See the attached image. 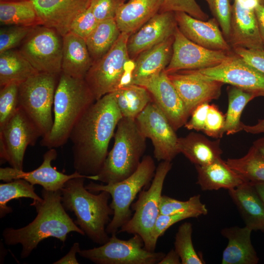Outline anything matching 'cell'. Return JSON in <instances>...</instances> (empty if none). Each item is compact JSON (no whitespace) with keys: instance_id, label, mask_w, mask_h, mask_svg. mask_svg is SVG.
<instances>
[{"instance_id":"1","label":"cell","mask_w":264,"mask_h":264,"mask_svg":"<svg viewBox=\"0 0 264 264\" xmlns=\"http://www.w3.org/2000/svg\"><path fill=\"white\" fill-rule=\"evenodd\" d=\"M122 118L112 92L88 108L69 138L75 171L87 176L99 174L108 155L110 141Z\"/></svg>"},{"instance_id":"2","label":"cell","mask_w":264,"mask_h":264,"mask_svg":"<svg viewBox=\"0 0 264 264\" xmlns=\"http://www.w3.org/2000/svg\"><path fill=\"white\" fill-rule=\"evenodd\" d=\"M41 195L42 200H33L31 204L37 213L31 222L18 229L7 227L2 232L6 244L22 245V259L27 258L41 242L48 238H55L64 243L70 232L85 235L64 208L60 190L53 191L43 189Z\"/></svg>"},{"instance_id":"3","label":"cell","mask_w":264,"mask_h":264,"mask_svg":"<svg viewBox=\"0 0 264 264\" xmlns=\"http://www.w3.org/2000/svg\"><path fill=\"white\" fill-rule=\"evenodd\" d=\"M85 177L67 180L60 190L61 201L66 211L74 213L75 223L93 242L102 245L109 239L106 227L113 210L108 204L111 196L102 191L95 194L84 185Z\"/></svg>"},{"instance_id":"4","label":"cell","mask_w":264,"mask_h":264,"mask_svg":"<svg viewBox=\"0 0 264 264\" xmlns=\"http://www.w3.org/2000/svg\"><path fill=\"white\" fill-rule=\"evenodd\" d=\"M95 101L85 79L61 72L54 95L53 126L41 145L51 149L65 145L75 124Z\"/></svg>"},{"instance_id":"5","label":"cell","mask_w":264,"mask_h":264,"mask_svg":"<svg viewBox=\"0 0 264 264\" xmlns=\"http://www.w3.org/2000/svg\"><path fill=\"white\" fill-rule=\"evenodd\" d=\"M146 139L135 119L122 117L116 127L113 147L93 180L114 183L132 175L141 161L146 147Z\"/></svg>"},{"instance_id":"6","label":"cell","mask_w":264,"mask_h":264,"mask_svg":"<svg viewBox=\"0 0 264 264\" xmlns=\"http://www.w3.org/2000/svg\"><path fill=\"white\" fill-rule=\"evenodd\" d=\"M130 34L121 33L110 50L93 62L85 80L97 100L105 95L132 84L134 59L128 53Z\"/></svg>"},{"instance_id":"7","label":"cell","mask_w":264,"mask_h":264,"mask_svg":"<svg viewBox=\"0 0 264 264\" xmlns=\"http://www.w3.org/2000/svg\"><path fill=\"white\" fill-rule=\"evenodd\" d=\"M154 160L150 155L144 156L136 170L127 178L114 183L97 184L91 181L85 186L95 193L108 192L112 198L110 204L113 210L111 221L106 227L107 232L116 233L132 217L130 209L137 194L152 180L156 170Z\"/></svg>"},{"instance_id":"8","label":"cell","mask_w":264,"mask_h":264,"mask_svg":"<svg viewBox=\"0 0 264 264\" xmlns=\"http://www.w3.org/2000/svg\"><path fill=\"white\" fill-rule=\"evenodd\" d=\"M60 74L39 72L19 85V107L42 137L49 132L53 126L54 95Z\"/></svg>"},{"instance_id":"9","label":"cell","mask_w":264,"mask_h":264,"mask_svg":"<svg viewBox=\"0 0 264 264\" xmlns=\"http://www.w3.org/2000/svg\"><path fill=\"white\" fill-rule=\"evenodd\" d=\"M172 167L171 161H161L156 168L150 187L140 191L137 200L132 203L134 213L118 232L138 234L142 239L144 248L154 251L152 235L158 216L162 191L165 178Z\"/></svg>"},{"instance_id":"10","label":"cell","mask_w":264,"mask_h":264,"mask_svg":"<svg viewBox=\"0 0 264 264\" xmlns=\"http://www.w3.org/2000/svg\"><path fill=\"white\" fill-rule=\"evenodd\" d=\"M113 233L109 241L101 246L80 250V256L96 264H156L165 254L146 250L142 238L138 234L123 240Z\"/></svg>"},{"instance_id":"11","label":"cell","mask_w":264,"mask_h":264,"mask_svg":"<svg viewBox=\"0 0 264 264\" xmlns=\"http://www.w3.org/2000/svg\"><path fill=\"white\" fill-rule=\"evenodd\" d=\"M63 43L55 29L40 24L33 27L19 50L39 72L60 74Z\"/></svg>"},{"instance_id":"12","label":"cell","mask_w":264,"mask_h":264,"mask_svg":"<svg viewBox=\"0 0 264 264\" xmlns=\"http://www.w3.org/2000/svg\"><path fill=\"white\" fill-rule=\"evenodd\" d=\"M41 134L20 107L0 128V157L11 167L23 170L24 154L28 146H34Z\"/></svg>"},{"instance_id":"13","label":"cell","mask_w":264,"mask_h":264,"mask_svg":"<svg viewBox=\"0 0 264 264\" xmlns=\"http://www.w3.org/2000/svg\"><path fill=\"white\" fill-rule=\"evenodd\" d=\"M191 70L202 78L229 84L256 97L264 96V74L235 53L216 66Z\"/></svg>"},{"instance_id":"14","label":"cell","mask_w":264,"mask_h":264,"mask_svg":"<svg viewBox=\"0 0 264 264\" xmlns=\"http://www.w3.org/2000/svg\"><path fill=\"white\" fill-rule=\"evenodd\" d=\"M135 120L143 135L151 140L154 156L157 161H172L179 153L176 131L154 101L146 107Z\"/></svg>"},{"instance_id":"15","label":"cell","mask_w":264,"mask_h":264,"mask_svg":"<svg viewBox=\"0 0 264 264\" xmlns=\"http://www.w3.org/2000/svg\"><path fill=\"white\" fill-rule=\"evenodd\" d=\"M173 53L165 69L167 74L184 70H197L216 66L232 53L211 50L187 39L177 26L174 35Z\"/></svg>"},{"instance_id":"16","label":"cell","mask_w":264,"mask_h":264,"mask_svg":"<svg viewBox=\"0 0 264 264\" xmlns=\"http://www.w3.org/2000/svg\"><path fill=\"white\" fill-rule=\"evenodd\" d=\"M189 116L198 105L217 99L221 94L223 83L204 79L191 70L167 74Z\"/></svg>"},{"instance_id":"17","label":"cell","mask_w":264,"mask_h":264,"mask_svg":"<svg viewBox=\"0 0 264 264\" xmlns=\"http://www.w3.org/2000/svg\"><path fill=\"white\" fill-rule=\"evenodd\" d=\"M141 86L145 88L150 93L153 101L175 131L185 125L190 116L165 70L152 77Z\"/></svg>"},{"instance_id":"18","label":"cell","mask_w":264,"mask_h":264,"mask_svg":"<svg viewBox=\"0 0 264 264\" xmlns=\"http://www.w3.org/2000/svg\"><path fill=\"white\" fill-rule=\"evenodd\" d=\"M57 153L55 148L49 149L43 155V161L35 170L25 172L12 167L0 168V179L8 182L22 178L33 185L38 184L43 189L56 191L61 190L69 179L77 177H83L92 180L93 176L83 175L75 171L70 175L60 172L51 166V162L56 159Z\"/></svg>"},{"instance_id":"19","label":"cell","mask_w":264,"mask_h":264,"mask_svg":"<svg viewBox=\"0 0 264 264\" xmlns=\"http://www.w3.org/2000/svg\"><path fill=\"white\" fill-rule=\"evenodd\" d=\"M177 26L175 12L157 13L130 34L127 42L130 57L134 59L141 52L174 36Z\"/></svg>"},{"instance_id":"20","label":"cell","mask_w":264,"mask_h":264,"mask_svg":"<svg viewBox=\"0 0 264 264\" xmlns=\"http://www.w3.org/2000/svg\"><path fill=\"white\" fill-rule=\"evenodd\" d=\"M41 24L55 29L62 37L68 33L73 20L88 8L91 0H29Z\"/></svg>"},{"instance_id":"21","label":"cell","mask_w":264,"mask_h":264,"mask_svg":"<svg viewBox=\"0 0 264 264\" xmlns=\"http://www.w3.org/2000/svg\"><path fill=\"white\" fill-rule=\"evenodd\" d=\"M228 43L233 49L237 47L264 50L254 8L241 0L232 4L230 28Z\"/></svg>"},{"instance_id":"22","label":"cell","mask_w":264,"mask_h":264,"mask_svg":"<svg viewBox=\"0 0 264 264\" xmlns=\"http://www.w3.org/2000/svg\"><path fill=\"white\" fill-rule=\"evenodd\" d=\"M175 14L178 29L189 40L209 49L232 52L231 46L214 18L202 21L184 12H176Z\"/></svg>"},{"instance_id":"23","label":"cell","mask_w":264,"mask_h":264,"mask_svg":"<svg viewBox=\"0 0 264 264\" xmlns=\"http://www.w3.org/2000/svg\"><path fill=\"white\" fill-rule=\"evenodd\" d=\"M174 37L141 52L134 59L132 84L141 86L163 70L169 64L173 53Z\"/></svg>"},{"instance_id":"24","label":"cell","mask_w":264,"mask_h":264,"mask_svg":"<svg viewBox=\"0 0 264 264\" xmlns=\"http://www.w3.org/2000/svg\"><path fill=\"white\" fill-rule=\"evenodd\" d=\"M252 230L243 227H226L221 235L228 239V244L223 251L222 264H257L259 258L252 245L251 234Z\"/></svg>"},{"instance_id":"25","label":"cell","mask_w":264,"mask_h":264,"mask_svg":"<svg viewBox=\"0 0 264 264\" xmlns=\"http://www.w3.org/2000/svg\"><path fill=\"white\" fill-rule=\"evenodd\" d=\"M228 193L245 226L252 231L264 232V203L254 185L245 182Z\"/></svg>"},{"instance_id":"26","label":"cell","mask_w":264,"mask_h":264,"mask_svg":"<svg viewBox=\"0 0 264 264\" xmlns=\"http://www.w3.org/2000/svg\"><path fill=\"white\" fill-rule=\"evenodd\" d=\"M62 72L84 79L93 64L86 40L69 32L63 37Z\"/></svg>"},{"instance_id":"27","label":"cell","mask_w":264,"mask_h":264,"mask_svg":"<svg viewBox=\"0 0 264 264\" xmlns=\"http://www.w3.org/2000/svg\"><path fill=\"white\" fill-rule=\"evenodd\" d=\"M162 0H129L118 9L115 20L121 33L131 34L159 12Z\"/></svg>"},{"instance_id":"28","label":"cell","mask_w":264,"mask_h":264,"mask_svg":"<svg viewBox=\"0 0 264 264\" xmlns=\"http://www.w3.org/2000/svg\"><path fill=\"white\" fill-rule=\"evenodd\" d=\"M198 173L197 183L203 191L234 189L246 182L220 158L203 166L195 165Z\"/></svg>"},{"instance_id":"29","label":"cell","mask_w":264,"mask_h":264,"mask_svg":"<svg viewBox=\"0 0 264 264\" xmlns=\"http://www.w3.org/2000/svg\"><path fill=\"white\" fill-rule=\"evenodd\" d=\"M177 148L195 165L209 164L221 158L222 151L220 139L211 141L204 135L191 132L185 137L178 138Z\"/></svg>"},{"instance_id":"30","label":"cell","mask_w":264,"mask_h":264,"mask_svg":"<svg viewBox=\"0 0 264 264\" xmlns=\"http://www.w3.org/2000/svg\"><path fill=\"white\" fill-rule=\"evenodd\" d=\"M38 72L19 50L13 49L0 53V88L20 85Z\"/></svg>"},{"instance_id":"31","label":"cell","mask_w":264,"mask_h":264,"mask_svg":"<svg viewBox=\"0 0 264 264\" xmlns=\"http://www.w3.org/2000/svg\"><path fill=\"white\" fill-rule=\"evenodd\" d=\"M122 117L135 119L151 102L150 93L144 87L129 84L112 92Z\"/></svg>"},{"instance_id":"32","label":"cell","mask_w":264,"mask_h":264,"mask_svg":"<svg viewBox=\"0 0 264 264\" xmlns=\"http://www.w3.org/2000/svg\"><path fill=\"white\" fill-rule=\"evenodd\" d=\"M0 23L6 26L41 24L36 10L29 0H0Z\"/></svg>"},{"instance_id":"33","label":"cell","mask_w":264,"mask_h":264,"mask_svg":"<svg viewBox=\"0 0 264 264\" xmlns=\"http://www.w3.org/2000/svg\"><path fill=\"white\" fill-rule=\"evenodd\" d=\"M121 33L115 19L99 22L94 30L85 39L93 62L102 58L110 50Z\"/></svg>"},{"instance_id":"34","label":"cell","mask_w":264,"mask_h":264,"mask_svg":"<svg viewBox=\"0 0 264 264\" xmlns=\"http://www.w3.org/2000/svg\"><path fill=\"white\" fill-rule=\"evenodd\" d=\"M228 165L246 182H264V156L253 145L239 158H228Z\"/></svg>"},{"instance_id":"35","label":"cell","mask_w":264,"mask_h":264,"mask_svg":"<svg viewBox=\"0 0 264 264\" xmlns=\"http://www.w3.org/2000/svg\"><path fill=\"white\" fill-rule=\"evenodd\" d=\"M227 92L228 106L225 116L224 133L230 135L242 130V122L240 118L243 110L247 103L256 97L233 86L227 87Z\"/></svg>"},{"instance_id":"36","label":"cell","mask_w":264,"mask_h":264,"mask_svg":"<svg viewBox=\"0 0 264 264\" xmlns=\"http://www.w3.org/2000/svg\"><path fill=\"white\" fill-rule=\"evenodd\" d=\"M28 198L41 201L43 198L35 192L34 185L27 180L19 178L0 184V217L2 218L13 211L7 204L12 199Z\"/></svg>"},{"instance_id":"37","label":"cell","mask_w":264,"mask_h":264,"mask_svg":"<svg viewBox=\"0 0 264 264\" xmlns=\"http://www.w3.org/2000/svg\"><path fill=\"white\" fill-rule=\"evenodd\" d=\"M192 232L191 222H185L181 224L176 234L174 249L179 255L182 264H204L205 261L194 249Z\"/></svg>"},{"instance_id":"38","label":"cell","mask_w":264,"mask_h":264,"mask_svg":"<svg viewBox=\"0 0 264 264\" xmlns=\"http://www.w3.org/2000/svg\"><path fill=\"white\" fill-rule=\"evenodd\" d=\"M182 212H193L200 216L207 215L208 209L201 201L200 195H194L186 201H180L166 195H162L160 214L170 215Z\"/></svg>"},{"instance_id":"39","label":"cell","mask_w":264,"mask_h":264,"mask_svg":"<svg viewBox=\"0 0 264 264\" xmlns=\"http://www.w3.org/2000/svg\"><path fill=\"white\" fill-rule=\"evenodd\" d=\"M19 85L11 84L0 88V128L12 117L19 108Z\"/></svg>"},{"instance_id":"40","label":"cell","mask_w":264,"mask_h":264,"mask_svg":"<svg viewBox=\"0 0 264 264\" xmlns=\"http://www.w3.org/2000/svg\"><path fill=\"white\" fill-rule=\"evenodd\" d=\"M33 27L9 25L0 28V53L13 49L21 44Z\"/></svg>"},{"instance_id":"41","label":"cell","mask_w":264,"mask_h":264,"mask_svg":"<svg viewBox=\"0 0 264 264\" xmlns=\"http://www.w3.org/2000/svg\"><path fill=\"white\" fill-rule=\"evenodd\" d=\"M182 12L202 21L209 17L196 0H162L159 12Z\"/></svg>"},{"instance_id":"42","label":"cell","mask_w":264,"mask_h":264,"mask_svg":"<svg viewBox=\"0 0 264 264\" xmlns=\"http://www.w3.org/2000/svg\"><path fill=\"white\" fill-rule=\"evenodd\" d=\"M210 11L228 40L230 32L232 5L230 0H207Z\"/></svg>"},{"instance_id":"43","label":"cell","mask_w":264,"mask_h":264,"mask_svg":"<svg viewBox=\"0 0 264 264\" xmlns=\"http://www.w3.org/2000/svg\"><path fill=\"white\" fill-rule=\"evenodd\" d=\"M225 116L215 104H210L203 132L207 135L217 139L224 133Z\"/></svg>"},{"instance_id":"44","label":"cell","mask_w":264,"mask_h":264,"mask_svg":"<svg viewBox=\"0 0 264 264\" xmlns=\"http://www.w3.org/2000/svg\"><path fill=\"white\" fill-rule=\"evenodd\" d=\"M199 216L193 212H182L170 215L160 214L155 222L152 235L153 246L156 248L158 238L164 234L172 225L178 221L190 218H198Z\"/></svg>"},{"instance_id":"45","label":"cell","mask_w":264,"mask_h":264,"mask_svg":"<svg viewBox=\"0 0 264 264\" xmlns=\"http://www.w3.org/2000/svg\"><path fill=\"white\" fill-rule=\"evenodd\" d=\"M99 22L89 5L73 20L69 32L86 39L96 27Z\"/></svg>"},{"instance_id":"46","label":"cell","mask_w":264,"mask_h":264,"mask_svg":"<svg viewBox=\"0 0 264 264\" xmlns=\"http://www.w3.org/2000/svg\"><path fill=\"white\" fill-rule=\"evenodd\" d=\"M126 0H91L90 6L96 20L114 19L118 8Z\"/></svg>"},{"instance_id":"47","label":"cell","mask_w":264,"mask_h":264,"mask_svg":"<svg viewBox=\"0 0 264 264\" xmlns=\"http://www.w3.org/2000/svg\"><path fill=\"white\" fill-rule=\"evenodd\" d=\"M209 105V102H205L196 107L191 114V119L187 121L184 127L189 130H194L198 132H202L204 128Z\"/></svg>"},{"instance_id":"48","label":"cell","mask_w":264,"mask_h":264,"mask_svg":"<svg viewBox=\"0 0 264 264\" xmlns=\"http://www.w3.org/2000/svg\"><path fill=\"white\" fill-rule=\"evenodd\" d=\"M234 52L264 74V50H251L237 47Z\"/></svg>"},{"instance_id":"49","label":"cell","mask_w":264,"mask_h":264,"mask_svg":"<svg viewBox=\"0 0 264 264\" xmlns=\"http://www.w3.org/2000/svg\"><path fill=\"white\" fill-rule=\"evenodd\" d=\"M80 250L79 243L75 242L71 247L69 251L65 256L60 259L59 260L53 263L54 264H79L76 259V253H78Z\"/></svg>"},{"instance_id":"50","label":"cell","mask_w":264,"mask_h":264,"mask_svg":"<svg viewBox=\"0 0 264 264\" xmlns=\"http://www.w3.org/2000/svg\"><path fill=\"white\" fill-rule=\"evenodd\" d=\"M260 36L264 46V5L257 3L254 7Z\"/></svg>"},{"instance_id":"51","label":"cell","mask_w":264,"mask_h":264,"mask_svg":"<svg viewBox=\"0 0 264 264\" xmlns=\"http://www.w3.org/2000/svg\"><path fill=\"white\" fill-rule=\"evenodd\" d=\"M180 258L175 251L172 249L158 263V264H180Z\"/></svg>"},{"instance_id":"52","label":"cell","mask_w":264,"mask_h":264,"mask_svg":"<svg viewBox=\"0 0 264 264\" xmlns=\"http://www.w3.org/2000/svg\"><path fill=\"white\" fill-rule=\"evenodd\" d=\"M242 130L252 134L264 133V118L260 119L258 122L252 126L246 125L242 123Z\"/></svg>"},{"instance_id":"53","label":"cell","mask_w":264,"mask_h":264,"mask_svg":"<svg viewBox=\"0 0 264 264\" xmlns=\"http://www.w3.org/2000/svg\"><path fill=\"white\" fill-rule=\"evenodd\" d=\"M252 184L255 187L258 194L264 203V182H256Z\"/></svg>"},{"instance_id":"54","label":"cell","mask_w":264,"mask_h":264,"mask_svg":"<svg viewBox=\"0 0 264 264\" xmlns=\"http://www.w3.org/2000/svg\"><path fill=\"white\" fill-rule=\"evenodd\" d=\"M253 145L256 147L264 156V137L255 141Z\"/></svg>"},{"instance_id":"55","label":"cell","mask_w":264,"mask_h":264,"mask_svg":"<svg viewBox=\"0 0 264 264\" xmlns=\"http://www.w3.org/2000/svg\"><path fill=\"white\" fill-rule=\"evenodd\" d=\"M259 3L264 5V0H259Z\"/></svg>"},{"instance_id":"56","label":"cell","mask_w":264,"mask_h":264,"mask_svg":"<svg viewBox=\"0 0 264 264\" xmlns=\"http://www.w3.org/2000/svg\"></svg>"},{"instance_id":"57","label":"cell","mask_w":264,"mask_h":264,"mask_svg":"<svg viewBox=\"0 0 264 264\" xmlns=\"http://www.w3.org/2000/svg\"><path fill=\"white\" fill-rule=\"evenodd\" d=\"M205 1H206L207 0H205Z\"/></svg>"}]
</instances>
